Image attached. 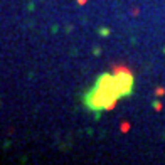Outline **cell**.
<instances>
[{
  "label": "cell",
  "mask_w": 165,
  "mask_h": 165,
  "mask_svg": "<svg viewBox=\"0 0 165 165\" xmlns=\"http://www.w3.org/2000/svg\"><path fill=\"white\" fill-rule=\"evenodd\" d=\"M133 79L130 74H101L96 79L95 86L84 96V104L88 110L101 111L108 110L116 103V99L132 91Z\"/></svg>",
  "instance_id": "obj_1"
}]
</instances>
